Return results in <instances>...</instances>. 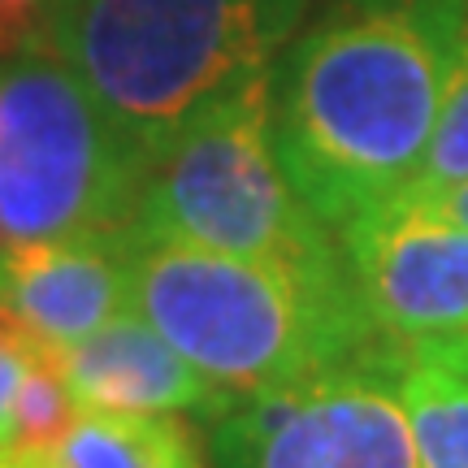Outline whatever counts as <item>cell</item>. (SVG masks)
Returning a JSON list of instances; mask_svg holds the SVG:
<instances>
[{
	"label": "cell",
	"instance_id": "cell-1",
	"mask_svg": "<svg viewBox=\"0 0 468 468\" xmlns=\"http://www.w3.org/2000/svg\"><path fill=\"white\" fill-rule=\"evenodd\" d=\"M468 0H330L273 66V148L330 230L417 178L464 52Z\"/></svg>",
	"mask_w": 468,
	"mask_h": 468
},
{
	"label": "cell",
	"instance_id": "cell-2",
	"mask_svg": "<svg viewBox=\"0 0 468 468\" xmlns=\"http://www.w3.org/2000/svg\"><path fill=\"white\" fill-rule=\"evenodd\" d=\"M131 313L186 356L226 399H248L395 347L351 261L325 273L126 234Z\"/></svg>",
	"mask_w": 468,
	"mask_h": 468
},
{
	"label": "cell",
	"instance_id": "cell-3",
	"mask_svg": "<svg viewBox=\"0 0 468 468\" xmlns=\"http://www.w3.org/2000/svg\"><path fill=\"white\" fill-rule=\"evenodd\" d=\"M308 0H52L44 48L152 161L273 74Z\"/></svg>",
	"mask_w": 468,
	"mask_h": 468
},
{
	"label": "cell",
	"instance_id": "cell-4",
	"mask_svg": "<svg viewBox=\"0 0 468 468\" xmlns=\"http://www.w3.org/2000/svg\"><path fill=\"white\" fill-rule=\"evenodd\" d=\"M152 156L44 44L0 69V248L126 239Z\"/></svg>",
	"mask_w": 468,
	"mask_h": 468
},
{
	"label": "cell",
	"instance_id": "cell-5",
	"mask_svg": "<svg viewBox=\"0 0 468 468\" xmlns=\"http://www.w3.org/2000/svg\"><path fill=\"white\" fill-rule=\"evenodd\" d=\"M273 74L196 117L148 165L134 230L191 248L325 273L347 251L295 196L273 148Z\"/></svg>",
	"mask_w": 468,
	"mask_h": 468
},
{
	"label": "cell",
	"instance_id": "cell-6",
	"mask_svg": "<svg viewBox=\"0 0 468 468\" xmlns=\"http://www.w3.org/2000/svg\"><path fill=\"white\" fill-rule=\"evenodd\" d=\"M403 351L234 399L213 420V468H420L399 399Z\"/></svg>",
	"mask_w": 468,
	"mask_h": 468
},
{
	"label": "cell",
	"instance_id": "cell-7",
	"mask_svg": "<svg viewBox=\"0 0 468 468\" xmlns=\"http://www.w3.org/2000/svg\"><path fill=\"white\" fill-rule=\"evenodd\" d=\"M373 321L399 343L468 335V230L403 186L338 230Z\"/></svg>",
	"mask_w": 468,
	"mask_h": 468
},
{
	"label": "cell",
	"instance_id": "cell-8",
	"mask_svg": "<svg viewBox=\"0 0 468 468\" xmlns=\"http://www.w3.org/2000/svg\"><path fill=\"white\" fill-rule=\"evenodd\" d=\"M79 412H144V417L218 420L234 399L169 347L139 313H122L96 335L52 351Z\"/></svg>",
	"mask_w": 468,
	"mask_h": 468
},
{
	"label": "cell",
	"instance_id": "cell-9",
	"mask_svg": "<svg viewBox=\"0 0 468 468\" xmlns=\"http://www.w3.org/2000/svg\"><path fill=\"white\" fill-rule=\"evenodd\" d=\"M126 239L5 248V313L44 351H61L131 313Z\"/></svg>",
	"mask_w": 468,
	"mask_h": 468
},
{
	"label": "cell",
	"instance_id": "cell-10",
	"mask_svg": "<svg viewBox=\"0 0 468 468\" xmlns=\"http://www.w3.org/2000/svg\"><path fill=\"white\" fill-rule=\"evenodd\" d=\"M0 468H204L196 425L144 412H79L39 452H5Z\"/></svg>",
	"mask_w": 468,
	"mask_h": 468
},
{
	"label": "cell",
	"instance_id": "cell-11",
	"mask_svg": "<svg viewBox=\"0 0 468 468\" xmlns=\"http://www.w3.org/2000/svg\"><path fill=\"white\" fill-rule=\"evenodd\" d=\"M399 399L420 468H468V335L408 343Z\"/></svg>",
	"mask_w": 468,
	"mask_h": 468
},
{
	"label": "cell",
	"instance_id": "cell-12",
	"mask_svg": "<svg viewBox=\"0 0 468 468\" xmlns=\"http://www.w3.org/2000/svg\"><path fill=\"white\" fill-rule=\"evenodd\" d=\"M74 417H79V403L69 395V386H66V378H61L57 360H52V351L39 347V356L31 360L27 378L17 386L9 452H39V447H52V442L74 425Z\"/></svg>",
	"mask_w": 468,
	"mask_h": 468
},
{
	"label": "cell",
	"instance_id": "cell-13",
	"mask_svg": "<svg viewBox=\"0 0 468 468\" xmlns=\"http://www.w3.org/2000/svg\"><path fill=\"white\" fill-rule=\"evenodd\" d=\"M468 178V31H464V52H460V66L452 74V87L442 96V109H438V126L434 139L425 148V161H420L417 178H412V191H434V186L460 183Z\"/></svg>",
	"mask_w": 468,
	"mask_h": 468
},
{
	"label": "cell",
	"instance_id": "cell-14",
	"mask_svg": "<svg viewBox=\"0 0 468 468\" xmlns=\"http://www.w3.org/2000/svg\"><path fill=\"white\" fill-rule=\"evenodd\" d=\"M35 356H39V343H35L9 313H0V455L9 452L17 386H22V378H27V368H31Z\"/></svg>",
	"mask_w": 468,
	"mask_h": 468
},
{
	"label": "cell",
	"instance_id": "cell-15",
	"mask_svg": "<svg viewBox=\"0 0 468 468\" xmlns=\"http://www.w3.org/2000/svg\"><path fill=\"white\" fill-rule=\"evenodd\" d=\"M52 0H0V57L35 48L44 39Z\"/></svg>",
	"mask_w": 468,
	"mask_h": 468
},
{
	"label": "cell",
	"instance_id": "cell-16",
	"mask_svg": "<svg viewBox=\"0 0 468 468\" xmlns=\"http://www.w3.org/2000/svg\"><path fill=\"white\" fill-rule=\"evenodd\" d=\"M412 191V186H408ZM434 218H442L447 226H455V230H468V178H460V183H447V186H434V191H412Z\"/></svg>",
	"mask_w": 468,
	"mask_h": 468
},
{
	"label": "cell",
	"instance_id": "cell-17",
	"mask_svg": "<svg viewBox=\"0 0 468 468\" xmlns=\"http://www.w3.org/2000/svg\"><path fill=\"white\" fill-rule=\"evenodd\" d=\"M0 313H5V248H0Z\"/></svg>",
	"mask_w": 468,
	"mask_h": 468
}]
</instances>
